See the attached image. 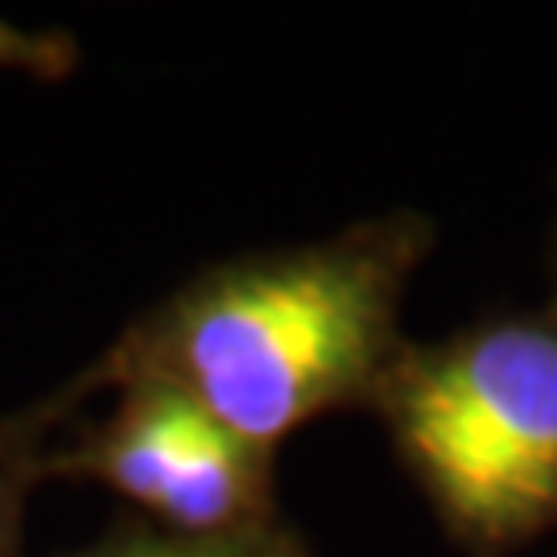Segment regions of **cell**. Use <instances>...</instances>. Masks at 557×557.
Masks as SVG:
<instances>
[{
	"mask_svg": "<svg viewBox=\"0 0 557 557\" xmlns=\"http://www.w3.org/2000/svg\"><path fill=\"white\" fill-rule=\"evenodd\" d=\"M66 557H310V549L285 524L260 533L190 537V533H165L145 520V524H120L103 541Z\"/></svg>",
	"mask_w": 557,
	"mask_h": 557,
	"instance_id": "obj_4",
	"label": "cell"
},
{
	"mask_svg": "<svg viewBox=\"0 0 557 557\" xmlns=\"http://www.w3.org/2000/svg\"><path fill=\"white\" fill-rule=\"evenodd\" d=\"M29 479L0 467V557H21V537H25V499H29Z\"/></svg>",
	"mask_w": 557,
	"mask_h": 557,
	"instance_id": "obj_6",
	"label": "cell"
},
{
	"mask_svg": "<svg viewBox=\"0 0 557 557\" xmlns=\"http://www.w3.org/2000/svg\"><path fill=\"white\" fill-rule=\"evenodd\" d=\"M29 483L91 479L112 487L165 533H260L277 517V455L236 438L165 388H120L112 418L59 450L9 458Z\"/></svg>",
	"mask_w": 557,
	"mask_h": 557,
	"instance_id": "obj_3",
	"label": "cell"
},
{
	"mask_svg": "<svg viewBox=\"0 0 557 557\" xmlns=\"http://www.w3.org/2000/svg\"><path fill=\"white\" fill-rule=\"evenodd\" d=\"M79 62V46L66 34H38V29H21L13 21L0 17V66L4 71H25L38 79H66Z\"/></svg>",
	"mask_w": 557,
	"mask_h": 557,
	"instance_id": "obj_5",
	"label": "cell"
},
{
	"mask_svg": "<svg viewBox=\"0 0 557 557\" xmlns=\"http://www.w3.org/2000/svg\"><path fill=\"white\" fill-rule=\"evenodd\" d=\"M434 227L393 211L335 236L220 260L145 310L79 380L0 425V462L100 388H165L236 438L277 455L298 425L368 409L400 335V301Z\"/></svg>",
	"mask_w": 557,
	"mask_h": 557,
	"instance_id": "obj_1",
	"label": "cell"
},
{
	"mask_svg": "<svg viewBox=\"0 0 557 557\" xmlns=\"http://www.w3.org/2000/svg\"><path fill=\"white\" fill-rule=\"evenodd\" d=\"M549 277H554V298H549V319L557 322V223H554V239H549Z\"/></svg>",
	"mask_w": 557,
	"mask_h": 557,
	"instance_id": "obj_7",
	"label": "cell"
},
{
	"mask_svg": "<svg viewBox=\"0 0 557 557\" xmlns=\"http://www.w3.org/2000/svg\"><path fill=\"white\" fill-rule=\"evenodd\" d=\"M368 413L458 549L508 557L557 524V322L545 310L405 343Z\"/></svg>",
	"mask_w": 557,
	"mask_h": 557,
	"instance_id": "obj_2",
	"label": "cell"
}]
</instances>
